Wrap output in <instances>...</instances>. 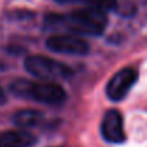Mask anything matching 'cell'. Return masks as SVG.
<instances>
[{
	"instance_id": "1",
	"label": "cell",
	"mask_w": 147,
	"mask_h": 147,
	"mask_svg": "<svg viewBox=\"0 0 147 147\" xmlns=\"http://www.w3.org/2000/svg\"><path fill=\"white\" fill-rule=\"evenodd\" d=\"M107 23L106 10L92 4L66 14L49 13L45 17V29L53 32L61 30L77 36H100L106 30Z\"/></svg>"
},
{
	"instance_id": "2",
	"label": "cell",
	"mask_w": 147,
	"mask_h": 147,
	"mask_svg": "<svg viewBox=\"0 0 147 147\" xmlns=\"http://www.w3.org/2000/svg\"><path fill=\"white\" fill-rule=\"evenodd\" d=\"M9 90L19 98L33 100L49 106L63 104L67 97L63 87L54 82H32L26 79H17L9 86Z\"/></svg>"
},
{
	"instance_id": "3",
	"label": "cell",
	"mask_w": 147,
	"mask_h": 147,
	"mask_svg": "<svg viewBox=\"0 0 147 147\" xmlns=\"http://www.w3.org/2000/svg\"><path fill=\"white\" fill-rule=\"evenodd\" d=\"M24 69L29 74L43 80V82H60L70 80L74 76V71L67 64L50 59L46 56L33 54L26 57Z\"/></svg>"
},
{
	"instance_id": "4",
	"label": "cell",
	"mask_w": 147,
	"mask_h": 147,
	"mask_svg": "<svg viewBox=\"0 0 147 147\" xmlns=\"http://www.w3.org/2000/svg\"><path fill=\"white\" fill-rule=\"evenodd\" d=\"M47 49L60 53V54H71V56H84L89 53L90 46L86 40L76 34H51L49 39L46 40Z\"/></svg>"
},
{
	"instance_id": "5",
	"label": "cell",
	"mask_w": 147,
	"mask_h": 147,
	"mask_svg": "<svg viewBox=\"0 0 147 147\" xmlns=\"http://www.w3.org/2000/svg\"><path fill=\"white\" fill-rule=\"evenodd\" d=\"M137 70H134L133 67H124L119 70L114 76H111L106 86L107 97L111 101H121L130 93L131 87L137 82Z\"/></svg>"
},
{
	"instance_id": "6",
	"label": "cell",
	"mask_w": 147,
	"mask_h": 147,
	"mask_svg": "<svg viewBox=\"0 0 147 147\" xmlns=\"http://www.w3.org/2000/svg\"><path fill=\"white\" fill-rule=\"evenodd\" d=\"M100 134L107 143L111 144H121L126 142L123 116L119 110L110 109L104 113L100 124Z\"/></svg>"
},
{
	"instance_id": "7",
	"label": "cell",
	"mask_w": 147,
	"mask_h": 147,
	"mask_svg": "<svg viewBox=\"0 0 147 147\" xmlns=\"http://www.w3.org/2000/svg\"><path fill=\"white\" fill-rule=\"evenodd\" d=\"M37 137L27 130H7L0 133V147H32Z\"/></svg>"
},
{
	"instance_id": "8",
	"label": "cell",
	"mask_w": 147,
	"mask_h": 147,
	"mask_svg": "<svg viewBox=\"0 0 147 147\" xmlns=\"http://www.w3.org/2000/svg\"><path fill=\"white\" fill-rule=\"evenodd\" d=\"M46 120L45 113L39 111V110H33V109H24V110H19L17 113L13 114L11 121L13 124H16L20 129H30V127H37L42 126Z\"/></svg>"
},
{
	"instance_id": "9",
	"label": "cell",
	"mask_w": 147,
	"mask_h": 147,
	"mask_svg": "<svg viewBox=\"0 0 147 147\" xmlns=\"http://www.w3.org/2000/svg\"><path fill=\"white\" fill-rule=\"evenodd\" d=\"M56 1L60 3V4H74V3H87V4H90L89 0H56Z\"/></svg>"
},
{
	"instance_id": "10",
	"label": "cell",
	"mask_w": 147,
	"mask_h": 147,
	"mask_svg": "<svg viewBox=\"0 0 147 147\" xmlns=\"http://www.w3.org/2000/svg\"><path fill=\"white\" fill-rule=\"evenodd\" d=\"M6 100H7V98H6V93H4V92H3V89L0 87V104H4V103H6Z\"/></svg>"
}]
</instances>
